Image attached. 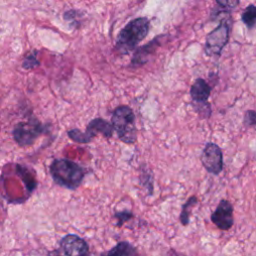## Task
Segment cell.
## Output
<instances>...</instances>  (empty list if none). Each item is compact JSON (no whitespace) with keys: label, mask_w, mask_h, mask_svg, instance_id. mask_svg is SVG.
<instances>
[{"label":"cell","mask_w":256,"mask_h":256,"mask_svg":"<svg viewBox=\"0 0 256 256\" xmlns=\"http://www.w3.org/2000/svg\"><path fill=\"white\" fill-rule=\"evenodd\" d=\"M111 125L121 142L125 144H134L136 142V118L131 107L127 105L116 107L111 116Z\"/></svg>","instance_id":"3"},{"label":"cell","mask_w":256,"mask_h":256,"mask_svg":"<svg viewBox=\"0 0 256 256\" xmlns=\"http://www.w3.org/2000/svg\"><path fill=\"white\" fill-rule=\"evenodd\" d=\"M211 90V86L202 78H197L190 88L191 105L202 118H209L212 113L211 105L208 102Z\"/></svg>","instance_id":"7"},{"label":"cell","mask_w":256,"mask_h":256,"mask_svg":"<svg viewBox=\"0 0 256 256\" xmlns=\"http://www.w3.org/2000/svg\"><path fill=\"white\" fill-rule=\"evenodd\" d=\"M89 246L87 242L75 234H67L59 243V248L52 250L48 256H88Z\"/></svg>","instance_id":"8"},{"label":"cell","mask_w":256,"mask_h":256,"mask_svg":"<svg viewBox=\"0 0 256 256\" xmlns=\"http://www.w3.org/2000/svg\"><path fill=\"white\" fill-rule=\"evenodd\" d=\"M36 54H37L36 50H32L29 53L25 54V56L23 57V61H22V67L24 69L31 70V69H34V68H36L40 65V62L37 59Z\"/></svg>","instance_id":"17"},{"label":"cell","mask_w":256,"mask_h":256,"mask_svg":"<svg viewBox=\"0 0 256 256\" xmlns=\"http://www.w3.org/2000/svg\"><path fill=\"white\" fill-rule=\"evenodd\" d=\"M48 131V124H43L37 118L31 117L27 121L16 123L12 130V135L19 146L26 147L33 145L40 135L46 134Z\"/></svg>","instance_id":"4"},{"label":"cell","mask_w":256,"mask_h":256,"mask_svg":"<svg viewBox=\"0 0 256 256\" xmlns=\"http://www.w3.org/2000/svg\"><path fill=\"white\" fill-rule=\"evenodd\" d=\"M205 170L213 175H219L223 170V153L221 148L213 142H208L200 156Z\"/></svg>","instance_id":"9"},{"label":"cell","mask_w":256,"mask_h":256,"mask_svg":"<svg viewBox=\"0 0 256 256\" xmlns=\"http://www.w3.org/2000/svg\"><path fill=\"white\" fill-rule=\"evenodd\" d=\"M113 131L114 130L110 122L106 121L103 118L97 117L92 119L88 123L85 132H82L77 128H73L67 131V135L72 141L76 143L86 144L91 142L97 134H102L107 139L111 138L113 135Z\"/></svg>","instance_id":"6"},{"label":"cell","mask_w":256,"mask_h":256,"mask_svg":"<svg viewBox=\"0 0 256 256\" xmlns=\"http://www.w3.org/2000/svg\"><path fill=\"white\" fill-rule=\"evenodd\" d=\"M141 178L145 179V180H141V183L147 189V191H149V193L151 194L153 192V177H152V174H150L149 170H147L145 173L144 172L141 173Z\"/></svg>","instance_id":"19"},{"label":"cell","mask_w":256,"mask_h":256,"mask_svg":"<svg viewBox=\"0 0 256 256\" xmlns=\"http://www.w3.org/2000/svg\"><path fill=\"white\" fill-rule=\"evenodd\" d=\"M16 172L19 175V177L23 180V182L25 183L27 190L29 192L34 191V189L37 186V182L35 180V177L32 175L31 171L28 170L25 166L17 164L16 165Z\"/></svg>","instance_id":"14"},{"label":"cell","mask_w":256,"mask_h":256,"mask_svg":"<svg viewBox=\"0 0 256 256\" xmlns=\"http://www.w3.org/2000/svg\"><path fill=\"white\" fill-rule=\"evenodd\" d=\"M114 217L117 219V223L116 226L117 227H121L125 222L129 221L130 219H132L134 217L133 213L131 211L128 210H122V211H117L114 214Z\"/></svg>","instance_id":"18"},{"label":"cell","mask_w":256,"mask_h":256,"mask_svg":"<svg viewBox=\"0 0 256 256\" xmlns=\"http://www.w3.org/2000/svg\"><path fill=\"white\" fill-rule=\"evenodd\" d=\"M210 219L212 223L220 230H229L234 224L232 204L226 199L220 200L216 209L211 214Z\"/></svg>","instance_id":"10"},{"label":"cell","mask_w":256,"mask_h":256,"mask_svg":"<svg viewBox=\"0 0 256 256\" xmlns=\"http://www.w3.org/2000/svg\"><path fill=\"white\" fill-rule=\"evenodd\" d=\"M215 3L216 6L211 10V19L213 20L217 19L219 15L223 13L229 15L230 12L239 5V1L237 0H217Z\"/></svg>","instance_id":"13"},{"label":"cell","mask_w":256,"mask_h":256,"mask_svg":"<svg viewBox=\"0 0 256 256\" xmlns=\"http://www.w3.org/2000/svg\"><path fill=\"white\" fill-rule=\"evenodd\" d=\"M241 20L248 29H252L256 24V5L249 4L242 11Z\"/></svg>","instance_id":"16"},{"label":"cell","mask_w":256,"mask_h":256,"mask_svg":"<svg viewBox=\"0 0 256 256\" xmlns=\"http://www.w3.org/2000/svg\"><path fill=\"white\" fill-rule=\"evenodd\" d=\"M231 31V19L230 17L223 18L220 24L207 34L204 52L209 57H220L223 48L229 42Z\"/></svg>","instance_id":"5"},{"label":"cell","mask_w":256,"mask_h":256,"mask_svg":"<svg viewBox=\"0 0 256 256\" xmlns=\"http://www.w3.org/2000/svg\"><path fill=\"white\" fill-rule=\"evenodd\" d=\"M150 29V20L147 17H137L129 21L118 33L115 50L121 55L134 51L138 44L146 38Z\"/></svg>","instance_id":"1"},{"label":"cell","mask_w":256,"mask_h":256,"mask_svg":"<svg viewBox=\"0 0 256 256\" xmlns=\"http://www.w3.org/2000/svg\"><path fill=\"white\" fill-rule=\"evenodd\" d=\"M162 37H163V35H159V36L153 38L151 41H149L145 45L137 47L134 50V54L131 58L129 67L132 69H137V68L145 65L148 62L149 56L153 55L155 53V51L157 50V48L160 46V43H161L160 39Z\"/></svg>","instance_id":"11"},{"label":"cell","mask_w":256,"mask_h":256,"mask_svg":"<svg viewBox=\"0 0 256 256\" xmlns=\"http://www.w3.org/2000/svg\"><path fill=\"white\" fill-rule=\"evenodd\" d=\"M243 123L246 127H256V112L254 110H247Z\"/></svg>","instance_id":"20"},{"label":"cell","mask_w":256,"mask_h":256,"mask_svg":"<svg viewBox=\"0 0 256 256\" xmlns=\"http://www.w3.org/2000/svg\"><path fill=\"white\" fill-rule=\"evenodd\" d=\"M198 203V198L196 196H191L182 206L181 213L179 215V220L183 226H186L190 222V215L193 207Z\"/></svg>","instance_id":"15"},{"label":"cell","mask_w":256,"mask_h":256,"mask_svg":"<svg viewBox=\"0 0 256 256\" xmlns=\"http://www.w3.org/2000/svg\"><path fill=\"white\" fill-rule=\"evenodd\" d=\"M49 173L58 186L69 190L77 189L85 177L84 168L66 158L54 159L49 165Z\"/></svg>","instance_id":"2"},{"label":"cell","mask_w":256,"mask_h":256,"mask_svg":"<svg viewBox=\"0 0 256 256\" xmlns=\"http://www.w3.org/2000/svg\"><path fill=\"white\" fill-rule=\"evenodd\" d=\"M106 256H139L137 249L127 241L118 242L113 248H111Z\"/></svg>","instance_id":"12"}]
</instances>
